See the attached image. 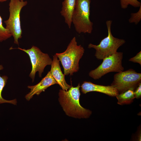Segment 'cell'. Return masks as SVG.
<instances>
[{"label":"cell","mask_w":141,"mask_h":141,"mask_svg":"<svg viewBox=\"0 0 141 141\" xmlns=\"http://www.w3.org/2000/svg\"><path fill=\"white\" fill-rule=\"evenodd\" d=\"M112 23L111 20L106 22L108 35L98 45L90 43L88 45V48H93L95 50V56L98 60H103L115 53L118 49L126 42L124 39L116 38L112 35L111 31Z\"/></svg>","instance_id":"obj_4"},{"label":"cell","mask_w":141,"mask_h":141,"mask_svg":"<svg viewBox=\"0 0 141 141\" xmlns=\"http://www.w3.org/2000/svg\"><path fill=\"white\" fill-rule=\"evenodd\" d=\"M135 89H130L125 92L119 93L116 96L118 100V104L120 105L128 104L132 102L135 98Z\"/></svg>","instance_id":"obj_13"},{"label":"cell","mask_w":141,"mask_h":141,"mask_svg":"<svg viewBox=\"0 0 141 141\" xmlns=\"http://www.w3.org/2000/svg\"><path fill=\"white\" fill-rule=\"evenodd\" d=\"M59 62L60 60L58 59L57 57L55 54L53 56L50 72L57 81V84L59 85L62 90L67 91L72 86L66 83L65 79V75L62 73Z\"/></svg>","instance_id":"obj_11"},{"label":"cell","mask_w":141,"mask_h":141,"mask_svg":"<svg viewBox=\"0 0 141 141\" xmlns=\"http://www.w3.org/2000/svg\"><path fill=\"white\" fill-rule=\"evenodd\" d=\"M7 0H0V2H3L6 1ZM21 1H24V0H20Z\"/></svg>","instance_id":"obj_20"},{"label":"cell","mask_w":141,"mask_h":141,"mask_svg":"<svg viewBox=\"0 0 141 141\" xmlns=\"http://www.w3.org/2000/svg\"><path fill=\"white\" fill-rule=\"evenodd\" d=\"M81 87V91L84 94L91 91H96L114 97L119 93L117 90L111 86L97 85L89 81H84Z\"/></svg>","instance_id":"obj_10"},{"label":"cell","mask_w":141,"mask_h":141,"mask_svg":"<svg viewBox=\"0 0 141 141\" xmlns=\"http://www.w3.org/2000/svg\"><path fill=\"white\" fill-rule=\"evenodd\" d=\"M80 84L77 86L71 87L68 90H60L58 100L66 115L77 118H87L92 114L90 110L84 108L80 105Z\"/></svg>","instance_id":"obj_1"},{"label":"cell","mask_w":141,"mask_h":141,"mask_svg":"<svg viewBox=\"0 0 141 141\" xmlns=\"http://www.w3.org/2000/svg\"><path fill=\"white\" fill-rule=\"evenodd\" d=\"M81 45H78L75 37H73L63 52L56 53L64 69L65 75H72L79 70V62L84 52Z\"/></svg>","instance_id":"obj_2"},{"label":"cell","mask_w":141,"mask_h":141,"mask_svg":"<svg viewBox=\"0 0 141 141\" xmlns=\"http://www.w3.org/2000/svg\"><path fill=\"white\" fill-rule=\"evenodd\" d=\"M76 0H64L60 13L64 18L65 22L70 28L72 23V17L75 6Z\"/></svg>","instance_id":"obj_12"},{"label":"cell","mask_w":141,"mask_h":141,"mask_svg":"<svg viewBox=\"0 0 141 141\" xmlns=\"http://www.w3.org/2000/svg\"><path fill=\"white\" fill-rule=\"evenodd\" d=\"M121 7L126 9L130 5L135 8L139 7L141 6V2L138 0H120Z\"/></svg>","instance_id":"obj_16"},{"label":"cell","mask_w":141,"mask_h":141,"mask_svg":"<svg viewBox=\"0 0 141 141\" xmlns=\"http://www.w3.org/2000/svg\"><path fill=\"white\" fill-rule=\"evenodd\" d=\"M131 16L128 20L130 23H134L135 25L138 24L141 20V6L139 7L138 11L136 13H132Z\"/></svg>","instance_id":"obj_17"},{"label":"cell","mask_w":141,"mask_h":141,"mask_svg":"<svg viewBox=\"0 0 141 141\" xmlns=\"http://www.w3.org/2000/svg\"><path fill=\"white\" fill-rule=\"evenodd\" d=\"M11 36L9 30L3 26L2 19L0 15V42L5 40Z\"/></svg>","instance_id":"obj_15"},{"label":"cell","mask_w":141,"mask_h":141,"mask_svg":"<svg viewBox=\"0 0 141 141\" xmlns=\"http://www.w3.org/2000/svg\"><path fill=\"white\" fill-rule=\"evenodd\" d=\"M136 90L134 91L135 98L137 99L140 97L141 96V83H140L138 85Z\"/></svg>","instance_id":"obj_19"},{"label":"cell","mask_w":141,"mask_h":141,"mask_svg":"<svg viewBox=\"0 0 141 141\" xmlns=\"http://www.w3.org/2000/svg\"><path fill=\"white\" fill-rule=\"evenodd\" d=\"M91 2V0H76L72 23L76 31L79 34L92 32L93 23L90 18Z\"/></svg>","instance_id":"obj_3"},{"label":"cell","mask_w":141,"mask_h":141,"mask_svg":"<svg viewBox=\"0 0 141 141\" xmlns=\"http://www.w3.org/2000/svg\"><path fill=\"white\" fill-rule=\"evenodd\" d=\"M123 53L117 52L103 60L102 63L97 68L91 71L90 77L93 79H99L105 74L110 72H119L124 70L122 65Z\"/></svg>","instance_id":"obj_7"},{"label":"cell","mask_w":141,"mask_h":141,"mask_svg":"<svg viewBox=\"0 0 141 141\" xmlns=\"http://www.w3.org/2000/svg\"><path fill=\"white\" fill-rule=\"evenodd\" d=\"M141 74L130 69L115 74L111 86L121 93L131 89H135L141 83Z\"/></svg>","instance_id":"obj_8"},{"label":"cell","mask_w":141,"mask_h":141,"mask_svg":"<svg viewBox=\"0 0 141 141\" xmlns=\"http://www.w3.org/2000/svg\"><path fill=\"white\" fill-rule=\"evenodd\" d=\"M17 49L26 53L29 56L31 63L32 69L29 74V77L32 79V82L34 80L36 72H38L39 77H42V74L45 67L51 65L52 60L49 55L43 52L37 47L33 46L30 49H26L19 47L17 48H11L10 49Z\"/></svg>","instance_id":"obj_6"},{"label":"cell","mask_w":141,"mask_h":141,"mask_svg":"<svg viewBox=\"0 0 141 141\" xmlns=\"http://www.w3.org/2000/svg\"><path fill=\"white\" fill-rule=\"evenodd\" d=\"M129 61L137 63L141 65V51H140L134 57L130 58Z\"/></svg>","instance_id":"obj_18"},{"label":"cell","mask_w":141,"mask_h":141,"mask_svg":"<svg viewBox=\"0 0 141 141\" xmlns=\"http://www.w3.org/2000/svg\"><path fill=\"white\" fill-rule=\"evenodd\" d=\"M3 69V67L0 64V71ZM8 77L6 75L1 76L0 74V104L7 103L16 105L17 103L16 99L11 100H8L4 99L2 96V92L3 89L5 86L7 81Z\"/></svg>","instance_id":"obj_14"},{"label":"cell","mask_w":141,"mask_h":141,"mask_svg":"<svg viewBox=\"0 0 141 141\" xmlns=\"http://www.w3.org/2000/svg\"><path fill=\"white\" fill-rule=\"evenodd\" d=\"M55 84H57V83L49 71L38 83L34 86H28V88L30 89L31 90L25 96V98L27 100L29 101L34 95H39L49 87Z\"/></svg>","instance_id":"obj_9"},{"label":"cell","mask_w":141,"mask_h":141,"mask_svg":"<svg viewBox=\"0 0 141 141\" xmlns=\"http://www.w3.org/2000/svg\"><path fill=\"white\" fill-rule=\"evenodd\" d=\"M27 4V1L10 0L9 4V17L4 21L6 28L14 38V43L19 45L18 40L22 38L20 14L22 8Z\"/></svg>","instance_id":"obj_5"}]
</instances>
